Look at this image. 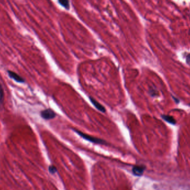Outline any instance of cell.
<instances>
[{"label": "cell", "mask_w": 190, "mask_h": 190, "mask_svg": "<svg viewBox=\"0 0 190 190\" xmlns=\"http://www.w3.org/2000/svg\"><path fill=\"white\" fill-rule=\"evenodd\" d=\"M75 130L77 134H79L81 137H82L83 138H84L85 140H89L90 142H91L92 143H98V144H107L105 140H101L100 138H95V137H93L92 136H89L86 134H85L81 132H80L79 130Z\"/></svg>", "instance_id": "1"}, {"label": "cell", "mask_w": 190, "mask_h": 190, "mask_svg": "<svg viewBox=\"0 0 190 190\" xmlns=\"http://www.w3.org/2000/svg\"><path fill=\"white\" fill-rule=\"evenodd\" d=\"M41 117L46 120H49L54 118L56 117V113L51 109H47L42 110L41 112Z\"/></svg>", "instance_id": "2"}, {"label": "cell", "mask_w": 190, "mask_h": 190, "mask_svg": "<svg viewBox=\"0 0 190 190\" xmlns=\"http://www.w3.org/2000/svg\"><path fill=\"white\" fill-rule=\"evenodd\" d=\"M7 73H8V75L10 78L12 79L15 81L19 83H24L25 82V80L22 77H21L19 74H17V73H16L12 71H10V70L7 71Z\"/></svg>", "instance_id": "3"}, {"label": "cell", "mask_w": 190, "mask_h": 190, "mask_svg": "<svg viewBox=\"0 0 190 190\" xmlns=\"http://www.w3.org/2000/svg\"><path fill=\"white\" fill-rule=\"evenodd\" d=\"M145 170V167L144 166H135L132 169V172L135 176H140L143 175Z\"/></svg>", "instance_id": "4"}, {"label": "cell", "mask_w": 190, "mask_h": 190, "mask_svg": "<svg viewBox=\"0 0 190 190\" xmlns=\"http://www.w3.org/2000/svg\"><path fill=\"white\" fill-rule=\"evenodd\" d=\"M90 100L91 103L94 105V106L102 112H105L106 109L105 107H103L100 103H99L98 101H97L95 99H94L92 98H90Z\"/></svg>", "instance_id": "5"}, {"label": "cell", "mask_w": 190, "mask_h": 190, "mask_svg": "<svg viewBox=\"0 0 190 190\" xmlns=\"http://www.w3.org/2000/svg\"><path fill=\"white\" fill-rule=\"evenodd\" d=\"M162 118L163 120H165L166 122L169 123L170 124H175L176 123V120L171 116H170V115H162Z\"/></svg>", "instance_id": "6"}, {"label": "cell", "mask_w": 190, "mask_h": 190, "mask_svg": "<svg viewBox=\"0 0 190 190\" xmlns=\"http://www.w3.org/2000/svg\"><path fill=\"white\" fill-rule=\"evenodd\" d=\"M4 100V91L2 85L0 84V109L3 105Z\"/></svg>", "instance_id": "7"}, {"label": "cell", "mask_w": 190, "mask_h": 190, "mask_svg": "<svg viewBox=\"0 0 190 190\" xmlns=\"http://www.w3.org/2000/svg\"><path fill=\"white\" fill-rule=\"evenodd\" d=\"M60 3L66 9H69V0H59Z\"/></svg>", "instance_id": "8"}, {"label": "cell", "mask_w": 190, "mask_h": 190, "mask_svg": "<svg viewBox=\"0 0 190 190\" xmlns=\"http://www.w3.org/2000/svg\"><path fill=\"white\" fill-rule=\"evenodd\" d=\"M49 170L51 173L54 174L57 172V169L54 166H50L49 168Z\"/></svg>", "instance_id": "9"}, {"label": "cell", "mask_w": 190, "mask_h": 190, "mask_svg": "<svg viewBox=\"0 0 190 190\" xmlns=\"http://www.w3.org/2000/svg\"><path fill=\"white\" fill-rule=\"evenodd\" d=\"M186 61H187V63H190V54L187 55V59H186Z\"/></svg>", "instance_id": "10"}, {"label": "cell", "mask_w": 190, "mask_h": 190, "mask_svg": "<svg viewBox=\"0 0 190 190\" xmlns=\"http://www.w3.org/2000/svg\"><path fill=\"white\" fill-rule=\"evenodd\" d=\"M189 105H190V104H189Z\"/></svg>", "instance_id": "11"}]
</instances>
